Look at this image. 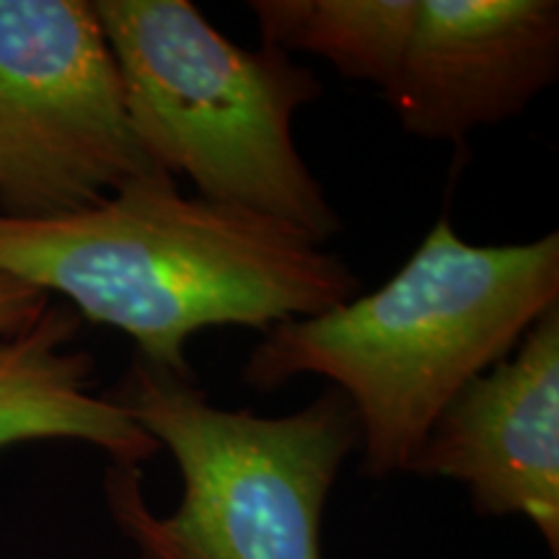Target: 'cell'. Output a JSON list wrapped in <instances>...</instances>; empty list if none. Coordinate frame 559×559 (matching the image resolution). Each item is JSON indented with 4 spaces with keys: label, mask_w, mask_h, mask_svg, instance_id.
<instances>
[{
    "label": "cell",
    "mask_w": 559,
    "mask_h": 559,
    "mask_svg": "<svg viewBox=\"0 0 559 559\" xmlns=\"http://www.w3.org/2000/svg\"><path fill=\"white\" fill-rule=\"evenodd\" d=\"M0 270L135 342V358L194 376L187 342L210 326L267 332L360 296L340 254L290 223L138 181L55 221L0 218Z\"/></svg>",
    "instance_id": "obj_1"
},
{
    "label": "cell",
    "mask_w": 559,
    "mask_h": 559,
    "mask_svg": "<svg viewBox=\"0 0 559 559\" xmlns=\"http://www.w3.org/2000/svg\"><path fill=\"white\" fill-rule=\"evenodd\" d=\"M559 304V236L477 247L449 218L379 290L309 319L280 321L249 353L241 381L275 391L321 376L358 417L360 469L409 472L440 412L466 383L508 358Z\"/></svg>",
    "instance_id": "obj_2"
},
{
    "label": "cell",
    "mask_w": 559,
    "mask_h": 559,
    "mask_svg": "<svg viewBox=\"0 0 559 559\" xmlns=\"http://www.w3.org/2000/svg\"><path fill=\"white\" fill-rule=\"evenodd\" d=\"M109 402L177 461L181 500L153 513L143 469L109 464L111 521L140 559H324V508L342 464L360 449L358 417L337 389L304 409L260 417L207 400L194 376L132 355Z\"/></svg>",
    "instance_id": "obj_3"
},
{
    "label": "cell",
    "mask_w": 559,
    "mask_h": 559,
    "mask_svg": "<svg viewBox=\"0 0 559 559\" xmlns=\"http://www.w3.org/2000/svg\"><path fill=\"white\" fill-rule=\"evenodd\" d=\"M132 128L198 198L290 223L326 243L342 221L293 140L321 81L290 55L234 45L187 0H96Z\"/></svg>",
    "instance_id": "obj_4"
},
{
    "label": "cell",
    "mask_w": 559,
    "mask_h": 559,
    "mask_svg": "<svg viewBox=\"0 0 559 559\" xmlns=\"http://www.w3.org/2000/svg\"><path fill=\"white\" fill-rule=\"evenodd\" d=\"M174 179L132 128L94 3L0 0V218L55 221Z\"/></svg>",
    "instance_id": "obj_5"
},
{
    "label": "cell",
    "mask_w": 559,
    "mask_h": 559,
    "mask_svg": "<svg viewBox=\"0 0 559 559\" xmlns=\"http://www.w3.org/2000/svg\"><path fill=\"white\" fill-rule=\"evenodd\" d=\"M419 477L466 487L481 515L534 523L559 555V304L519 347L466 383L409 464Z\"/></svg>",
    "instance_id": "obj_6"
},
{
    "label": "cell",
    "mask_w": 559,
    "mask_h": 559,
    "mask_svg": "<svg viewBox=\"0 0 559 559\" xmlns=\"http://www.w3.org/2000/svg\"><path fill=\"white\" fill-rule=\"evenodd\" d=\"M557 73V0H417L381 96L409 135L464 140L519 117Z\"/></svg>",
    "instance_id": "obj_7"
},
{
    "label": "cell",
    "mask_w": 559,
    "mask_h": 559,
    "mask_svg": "<svg viewBox=\"0 0 559 559\" xmlns=\"http://www.w3.org/2000/svg\"><path fill=\"white\" fill-rule=\"evenodd\" d=\"M81 317L62 300L24 332L0 337V451L34 440H81L111 464L140 466L158 443L128 412L94 394L96 362L73 347Z\"/></svg>",
    "instance_id": "obj_8"
},
{
    "label": "cell",
    "mask_w": 559,
    "mask_h": 559,
    "mask_svg": "<svg viewBox=\"0 0 559 559\" xmlns=\"http://www.w3.org/2000/svg\"><path fill=\"white\" fill-rule=\"evenodd\" d=\"M262 47L324 58L340 75L389 86L415 24L417 0H251Z\"/></svg>",
    "instance_id": "obj_9"
},
{
    "label": "cell",
    "mask_w": 559,
    "mask_h": 559,
    "mask_svg": "<svg viewBox=\"0 0 559 559\" xmlns=\"http://www.w3.org/2000/svg\"><path fill=\"white\" fill-rule=\"evenodd\" d=\"M50 304L52 298L37 285L24 283V280L0 270V337L24 332Z\"/></svg>",
    "instance_id": "obj_10"
}]
</instances>
